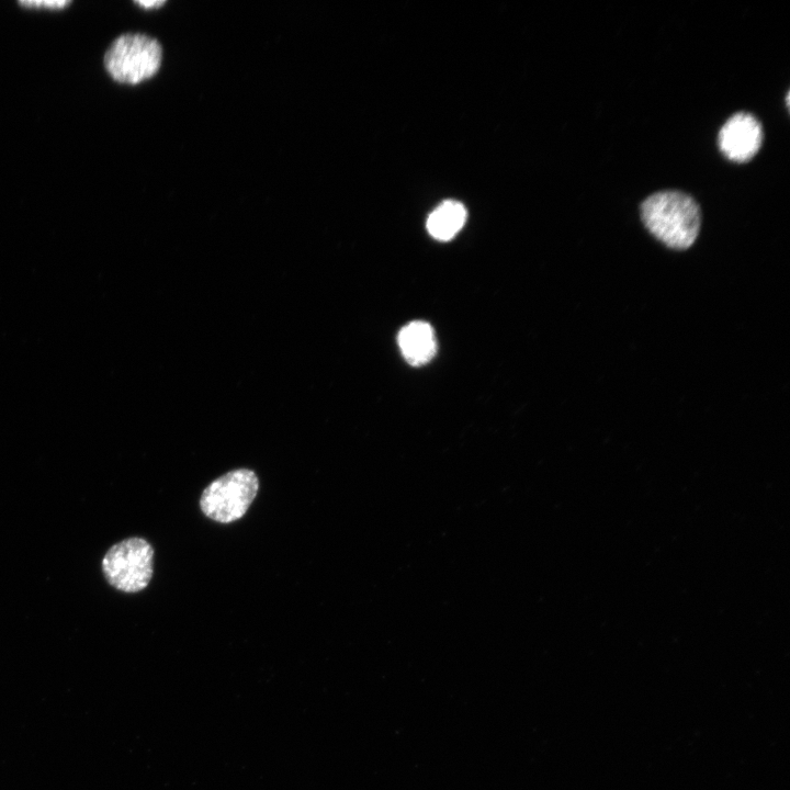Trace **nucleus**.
<instances>
[{"instance_id":"nucleus-1","label":"nucleus","mask_w":790,"mask_h":790,"mask_svg":"<svg viewBox=\"0 0 790 790\" xmlns=\"http://www.w3.org/2000/svg\"><path fill=\"white\" fill-rule=\"evenodd\" d=\"M641 217L656 239L675 250L692 246L701 227L699 205L690 195L679 191H661L650 195L641 205Z\"/></svg>"},{"instance_id":"nucleus-2","label":"nucleus","mask_w":790,"mask_h":790,"mask_svg":"<svg viewBox=\"0 0 790 790\" xmlns=\"http://www.w3.org/2000/svg\"><path fill=\"white\" fill-rule=\"evenodd\" d=\"M162 48L146 34L126 33L116 37L104 54V67L120 83L137 84L154 77L160 68Z\"/></svg>"},{"instance_id":"nucleus-3","label":"nucleus","mask_w":790,"mask_h":790,"mask_svg":"<svg viewBox=\"0 0 790 790\" xmlns=\"http://www.w3.org/2000/svg\"><path fill=\"white\" fill-rule=\"evenodd\" d=\"M258 489L259 479L253 471L234 470L206 486L200 499V507L207 518L221 523H230L246 514Z\"/></svg>"},{"instance_id":"nucleus-4","label":"nucleus","mask_w":790,"mask_h":790,"mask_svg":"<svg viewBox=\"0 0 790 790\" xmlns=\"http://www.w3.org/2000/svg\"><path fill=\"white\" fill-rule=\"evenodd\" d=\"M154 549L145 539L128 538L109 549L102 561L108 583L124 592H137L149 584Z\"/></svg>"},{"instance_id":"nucleus-5","label":"nucleus","mask_w":790,"mask_h":790,"mask_svg":"<svg viewBox=\"0 0 790 790\" xmlns=\"http://www.w3.org/2000/svg\"><path fill=\"white\" fill-rule=\"evenodd\" d=\"M763 143V127L752 114L741 112L732 115L721 127L719 146L722 154L735 162L751 160Z\"/></svg>"},{"instance_id":"nucleus-6","label":"nucleus","mask_w":790,"mask_h":790,"mask_svg":"<svg viewBox=\"0 0 790 790\" xmlns=\"http://www.w3.org/2000/svg\"><path fill=\"white\" fill-rule=\"evenodd\" d=\"M397 340L405 360L414 366L428 363L437 352L435 331L428 323L421 320L404 326Z\"/></svg>"},{"instance_id":"nucleus-7","label":"nucleus","mask_w":790,"mask_h":790,"mask_svg":"<svg viewBox=\"0 0 790 790\" xmlns=\"http://www.w3.org/2000/svg\"><path fill=\"white\" fill-rule=\"evenodd\" d=\"M466 221L464 205L456 201H444L438 205L427 219L429 234L441 241L452 239Z\"/></svg>"},{"instance_id":"nucleus-8","label":"nucleus","mask_w":790,"mask_h":790,"mask_svg":"<svg viewBox=\"0 0 790 790\" xmlns=\"http://www.w3.org/2000/svg\"><path fill=\"white\" fill-rule=\"evenodd\" d=\"M20 5L25 7L27 9H49V10H59L64 9L65 7L71 4V1L61 0V1H20Z\"/></svg>"},{"instance_id":"nucleus-9","label":"nucleus","mask_w":790,"mask_h":790,"mask_svg":"<svg viewBox=\"0 0 790 790\" xmlns=\"http://www.w3.org/2000/svg\"><path fill=\"white\" fill-rule=\"evenodd\" d=\"M136 3L140 7H144L145 9H150L153 7H160L165 4V1H136Z\"/></svg>"}]
</instances>
